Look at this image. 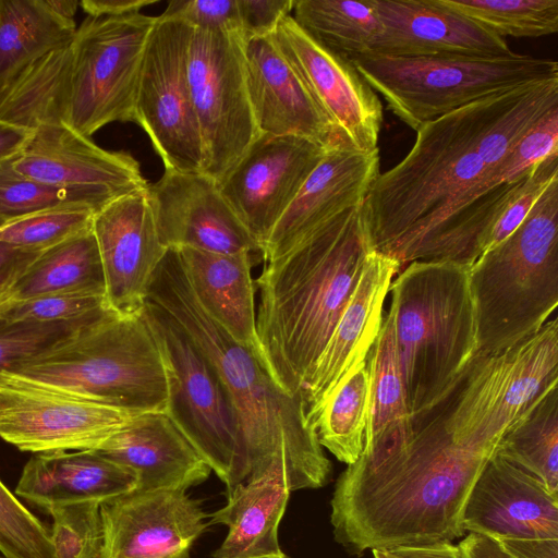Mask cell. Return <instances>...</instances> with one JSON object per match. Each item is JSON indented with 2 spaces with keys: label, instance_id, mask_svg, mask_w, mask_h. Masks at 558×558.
Returning <instances> with one entry per match:
<instances>
[{
  "label": "cell",
  "instance_id": "9c48e42d",
  "mask_svg": "<svg viewBox=\"0 0 558 558\" xmlns=\"http://www.w3.org/2000/svg\"><path fill=\"white\" fill-rule=\"evenodd\" d=\"M157 16H87L71 41L65 124L90 137L105 125L135 121L142 60Z\"/></svg>",
  "mask_w": 558,
  "mask_h": 558
},
{
  "label": "cell",
  "instance_id": "e575fe53",
  "mask_svg": "<svg viewBox=\"0 0 558 558\" xmlns=\"http://www.w3.org/2000/svg\"><path fill=\"white\" fill-rule=\"evenodd\" d=\"M368 398L365 360L338 384L315 423L320 446L347 465L356 462L364 449Z\"/></svg>",
  "mask_w": 558,
  "mask_h": 558
},
{
  "label": "cell",
  "instance_id": "f6af8a7d",
  "mask_svg": "<svg viewBox=\"0 0 558 558\" xmlns=\"http://www.w3.org/2000/svg\"><path fill=\"white\" fill-rule=\"evenodd\" d=\"M245 40L270 36L293 9L294 0H236Z\"/></svg>",
  "mask_w": 558,
  "mask_h": 558
},
{
  "label": "cell",
  "instance_id": "5b68a950",
  "mask_svg": "<svg viewBox=\"0 0 558 558\" xmlns=\"http://www.w3.org/2000/svg\"><path fill=\"white\" fill-rule=\"evenodd\" d=\"M0 376L134 413L167 410L166 365L143 312H110Z\"/></svg>",
  "mask_w": 558,
  "mask_h": 558
},
{
  "label": "cell",
  "instance_id": "b9f144b4",
  "mask_svg": "<svg viewBox=\"0 0 558 558\" xmlns=\"http://www.w3.org/2000/svg\"><path fill=\"white\" fill-rule=\"evenodd\" d=\"M111 311L105 295L57 293L0 305V316L34 323H64L89 318Z\"/></svg>",
  "mask_w": 558,
  "mask_h": 558
},
{
  "label": "cell",
  "instance_id": "8fae6325",
  "mask_svg": "<svg viewBox=\"0 0 558 558\" xmlns=\"http://www.w3.org/2000/svg\"><path fill=\"white\" fill-rule=\"evenodd\" d=\"M193 28L157 16L145 47L135 101V123L148 135L165 170L202 171L203 148L189 80Z\"/></svg>",
  "mask_w": 558,
  "mask_h": 558
},
{
  "label": "cell",
  "instance_id": "ac0fdd59",
  "mask_svg": "<svg viewBox=\"0 0 558 558\" xmlns=\"http://www.w3.org/2000/svg\"><path fill=\"white\" fill-rule=\"evenodd\" d=\"M13 166L38 182L108 202L148 186L132 155L106 150L64 123L35 129Z\"/></svg>",
  "mask_w": 558,
  "mask_h": 558
},
{
  "label": "cell",
  "instance_id": "d4e9b609",
  "mask_svg": "<svg viewBox=\"0 0 558 558\" xmlns=\"http://www.w3.org/2000/svg\"><path fill=\"white\" fill-rule=\"evenodd\" d=\"M137 476L96 450L41 453L24 465L15 495L39 508L104 502L136 488Z\"/></svg>",
  "mask_w": 558,
  "mask_h": 558
},
{
  "label": "cell",
  "instance_id": "7dc6e473",
  "mask_svg": "<svg viewBox=\"0 0 558 558\" xmlns=\"http://www.w3.org/2000/svg\"><path fill=\"white\" fill-rule=\"evenodd\" d=\"M39 254L0 242V284L13 283Z\"/></svg>",
  "mask_w": 558,
  "mask_h": 558
},
{
  "label": "cell",
  "instance_id": "9a60e30c",
  "mask_svg": "<svg viewBox=\"0 0 558 558\" xmlns=\"http://www.w3.org/2000/svg\"><path fill=\"white\" fill-rule=\"evenodd\" d=\"M100 558H190L207 514L186 490H132L100 504Z\"/></svg>",
  "mask_w": 558,
  "mask_h": 558
},
{
  "label": "cell",
  "instance_id": "ba28073f",
  "mask_svg": "<svg viewBox=\"0 0 558 558\" xmlns=\"http://www.w3.org/2000/svg\"><path fill=\"white\" fill-rule=\"evenodd\" d=\"M142 312L166 365V413L226 485L228 495L248 477L233 402L210 362L168 313L149 301Z\"/></svg>",
  "mask_w": 558,
  "mask_h": 558
},
{
  "label": "cell",
  "instance_id": "30bf717a",
  "mask_svg": "<svg viewBox=\"0 0 558 558\" xmlns=\"http://www.w3.org/2000/svg\"><path fill=\"white\" fill-rule=\"evenodd\" d=\"M239 31L193 29L187 80L203 148L202 172L219 182L260 134L245 74Z\"/></svg>",
  "mask_w": 558,
  "mask_h": 558
},
{
  "label": "cell",
  "instance_id": "60d3db41",
  "mask_svg": "<svg viewBox=\"0 0 558 558\" xmlns=\"http://www.w3.org/2000/svg\"><path fill=\"white\" fill-rule=\"evenodd\" d=\"M0 553L4 558H54L50 531L1 480Z\"/></svg>",
  "mask_w": 558,
  "mask_h": 558
},
{
  "label": "cell",
  "instance_id": "6f0895ef",
  "mask_svg": "<svg viewBox=\"0 0 558 558\" xmlns=\"http://www.w3.org/2000/svg\"><path fill=\"white\" fill-rule=\"evenodd\" d=\"M3 222H4V221L0 219V226H2V225H3Z\"/></svg>",
  "mask_w": 558,
  "mask_h": 558
},
{
  "label": "cell",
  "instance_id": "277c9868",
  "mask_svg": "<svg viewBox=\"0 0 558 558\" xmlns=\"http://www.w3.org/2000/svg\"><path fill=\"white\" fill-rule=\"evenodd\" d=\"M469 268L452 262L415 260L390 284L388 311L411 418L428 409L476 353Z\"/></svg>",
  "mask_w": 558,
  "mask_h": 558
},
{
  "label": "cell",
  "instance_id": "83f0119b",
  "mask_svg": "<svg viewBox=\"0 0 558 558\" xmlns=\"http://www.w3.org/2000/svg\"><path fill=\"white\" fill-rule=\"evenodd\" d=\"M369 398L364 449L359 458L374 462L401 446L411 435V415L388 311L367 354Z\"/></svg>",
  "mask_w": 558,
  "mask_h": 558
},
{
  "label": "cell",
  "instance_id": "4316f807",
  "mask_svg": "<svg viewBox=\"0 0 558 558\" xmlns=\"http://www.w3.org/2000/svg\"><path fill=\"white\" fill-rule=\"evenodd\" d=\"M289 464L277 457L266 472L238 485L208 524H223L228 534L214 558H247L281 554L278 526L290 496Z\"/></svg>",
  "mask_w": 558,
  "mask_h": 558
},
{
  "label": "cell",
  "instance_id": "7402d4cb",
  "mask_svg": "<svg viewBox=\"0 0 558 558\" xmlns=\"http://www.w3.org/2000/svg\"><path fill=\"white\" fill-rule=\"evenodd\" d=\"M379 173L378 149L330 147L269 233L262 248L264 262L283 254L338 214L362 205Z\"/></svg>",
  "mask_w": 558,
  "mask_h": 558
},
{
  "label": "cell",
  "instance_id": "db71d44e",
  "mask_svg": "<svg viewBox=\"0 0 558 558\" xmlns=\"http://www.w3.org/2000/svg\"><path fill=\"white\" fill-rule=\"evenodd\" d=\"M11 284H0V305L9 300V289Z\"/></svg>",
  "mask_w": 558,
  "mask_h": 558
},
{
  "label": "cell",
  "instance_id": "836d02e7",
  "mask_svg": "<svg viewBox=\"0 0 558 558\" xmlns=\"http://www.w3.org/2000/svg\"><path fill=\"white\" fill-rule=\"evenodd\" d=\"M495 453L558 496V387L505 433Z\"/></svg>",
  "mask_w": 558,
  "mask_h": 558
},
{
  "label": "cell",
  "instance_id": "484cf974",
  "mask_svg": "<svg viewBox=\"0 0 558 558\" xmlns=\"http://www.w3.org/2000/svg\"><path fill=\"white\" fill-rule=\"evenodd\" d=\"M177 250L189 283L203 308L235 341L264 362L256 331L252 253L220 254L190 247Z\"/></svg>",
  "mask_w": 558,
  "mask_h": 558
},
{
  "label": "cell",
  "instance_id": "d6a6232c",
  "mask_svg": "<svg viewBox=\"0 0 558 558\" xmlns=\"http://www.w3.org/2000/svg\"><path fill=\"white\" fill-rule=\"evenodd\" d=\"M292 11L313 41L345 59L371 53L380 29L374 0H294Z\"/></svg>",
  "mask_w": 558,
  "mask_h": 558
},
{
  "label": "cell",
  "instance_id": "11a10c76",
  "mask_svg": "<svg viewBox=\"0 0 558 558\" xmlns=\"http://www.w3.org/2000/svg\"><path fill=\"white\" fill-rule=\"evenodd\" d=\"M372 553L374 558H398L388 550L373 549Z\"/></svg>",
  "mask_w": 558,
  "mask_h": 558
},
{
  "label": "cell",
  "instance_id": "d590c367",
  "mask_svg": "<svg viewBox=\"0 0 558 558\" xmlns=\"http://www.w3.org/2000/svg\"><path fill=\"white\" fill-rule=\"evenodd\" d=\"M496 35L536 38L558 31V0H439Z\"/></svg>",
  "mask_w": 558,
  "mask_h": 558
},
{
  "label": "cell",
  "instance_id": "cb8c5ba5",
  "mask_svg": "<svg viewBox=\"0 0 558 558\" xmlns=\"http://www.w3.org/2000/svg\"><path fill=\"white\" fill-rule=\"evenodd\" d=\"M96 451L131 469L137 476L136 490H186L211 472L166 412L136 415Z\"/></svg>",
  "mask_w": 558,
  "mask_h": 558
},
{
  "label": "cell",
  "instance_id": "8d00e7d4",
  "mask_svg": "<svg viewBox=\"0 0 558 558\" xmlns=\"http://www.w3.org/2000/svg\"><path fill=\"white\" fill-rule=\"evenodd\" d=\"M15 158L0 162V219L5 222L65 206L86 207L97 213L110 203L88 192L50 186L31 179L15 170Z\"/></svg>",
  "mask_w": 558,
  "mask_h": 558
},
{
  "label": "cell",
  "instance_id": "4dcf8cb0",
  "mask_svg": "<svg viewBox=\"0 0 558 558\" xmlns=\"http://www.w3.org/2000/svg\"><path fill=\"white\" fill-rule=\"evenodd\" d=\"M57 293L105 295L104 270L92 228L41 252L10 286L8 301Z\"/></svg>",
  "mask_w": 558,
  "mask_h": 558
},
{
  "label": "cell",
  "instance_id": "ee69618b",
  "mask_svg": "<svg viewBox=\"0 0 558 558\" xmlns=\"http://www.w3.org/2000/svg\"><path fill=\"white\" fill-rule=\"evenodd\" d=\"M161 15L193 29L241 32L236 0H172Z\"/></svg>",
  "mask_w": 558,
  "mask_h": 558
},
{
  "label": "cell",
  "instance_id": "816d5d0a",
  "mask_svg": "<svg viewBox=\"0 0 558 558\" xmlns=\"http://www.w3.org/2000/svg\"><path fill=\"white\" fill-rule=\"evenodd\" d=\"M32 134L31 130L0 120V162L17 157Z\"/></svg>",
  "mask_w": 558,
  "mask_h": 558
},
{
  "label": "cell",
  "instance_id": "f1b7e54d",
  "mask_svg": "<svg viewBox=\"0 0 558 558\" xmlns=\"http://www.w3.org/2000/svg\"><path fill=\"white\" fill-rule=\"evenodd\" d=\"M75 31L45 0H0V96L45 54L71 44Z\"/></svg>",
  "mask_w": 558,
  "mask_h": 558
},
{
  "label": "cell",
  "instance_id": "9f6ffc18",
  "mask_svg": "<svg viewBox=\"0 0 558 558\" xmlns=\"http://www.w3.org/2000/svg\"><path fill=\"white\" fill-rule=\"evenodd\" d=\"M247 558H290L283 551L277 555H265V556H256V557H247Z\"/></svg>",
  "mask_w": 558,
  "mask_h": 558
},
{
  "label": "cell",
  "instance_id": "1f68e13d",
  "mask_svg": "<svg viewBox=\"0 0 558 558\" xmlns=\"http://www.w3.org/2000/svg\"><path fill=\"white\" fill-rule=\"evenodd\" d=\"M71 64V44L36 61L0 96V120L31 131L65 124Z\"/></svg>",
  "mask_w": 558,
  "mask_h": 558
},
{
  "label": "cell",
  "instance_id": "44dd1931",
  "mask_svg": "<svg viewBox=\"0 0 558 558\" xmlns=\"http://www.w3.org/2000/svg\"><path fill=\"white\" fill-rule=\"evenodd\" d=\"M399 271L392 257L376 251L368 254L359 283L305 389L306 414L314 427L338 384L366 360L380 330L385 299Z\"/></svg>",
  "mask_w": 558,
  "mask_h": 558
},
{
  "label": "cell",
  "instance_id": "4fadbf2b",
  "mask_svg": "<svg viewBox=\"0 0 558 558\" xmlns=\"http://www.w3.org/2000/svg\"><path fill=\"white\" fill-rule=\"evenodd\" d=\"M328 149L302 136L260 133L218 182L260 253L272 228Z\"/></svg>",
  "mask_w": 558,
  "mask_h": 558
},
{
  "label": "cell",
  "instance_id": "681fc988",
  "mask_svg": "<svg viewBox=\"0 0 558 558\" xmlns=\"http://www.w3.org/2000/svg\"><path fill=\"white\" fill-rule=\"evenodd\" d=\"M458 546L463 558H515L498 541L477 533H469Z\"/></svg>",
  "mask_w": 558,
  "mask_h": 558
},
{
  "label": "cell",
  "instance_id": "3957f363",
  "mask_svg": "<svg viewBox=\"0 0 558 558\" xmlns=\"http://www.w3.org/2000/svg\"><path fill=\"white\" fill-rule=\"evenodd\" d=\"M147 301L178 323L226 387L241 423L246 482L262 476L277 457L284 456L291 492L325 486L332 466L307 418L304 396L284 391L265 363L207 314L189 283L177 248H169L158 265Z\"/></svg>",
  "mask_w": 558,
  "mask_h": 558
},
{
  "label": "cell",
  "instance_id": "f546056e",
  "mask_svg": "<svg viewBox=\"0 0 558 558\" xmlns=\"http://www.w3.org/2000/svg\"><path fill=\"white\" fill-rule=\"evenodd\" d=\"M558 387V320L509 349V372L493 427L502 437L554 388Z\"/></svg>",
  "mask_w": 558,
  "mask_h": 558
},
{
  "label": "cell",
  "instance_id": "6da1fadb",
  "mask_svg": "<svg viewBox=\"0 0 558 558\" xmlns=\"http://www.w3.org/2000/svg\"><path fill=\"white\" fill-rule=\"evenodd\" d=\"M557 107L558 77L485 97L420 126L410 151L379 173L363 202L373 250L389 255L425 233Z\"/></svg>",
  "mask_w": 558,
  "mask_h": 558
},
{
  "label": "cell",
  "instance_id": "603a6c76",
  "mask_svg": "<svg viewBox=\"0 0 558 558\" xmlns=\"http://www.w3.org/2000/svg\"><path fill=\"white\" fill-rule=\"evenodd\" d=\"M244 59L259 133L302 136L326 148L347 146L270 36L245 40Z\"/></svg>",
  "mask_w": 558,
  "mask_h": 558
},
{
  "label": "cell",
  "instance_id": "7bdbcfd3",
  "mask_svg": "<svg viewBox=\"0 0 558 558\" xmlns=\"http://www.w3.org/2000/svg\"><path fill=\"white\" fill-rule=\"evenodd\" d=\"M556 178H558V154L532 167L522 190L507 205L489 230L484 252L504 241L523 222L545 189Z\"/></svg>",
  "mask_w": 558,
  "mask_h": 558
},
{
  "label": "cell",
  "instance_id": "e0dca14e",
  "mask_svg": "<svg viewBox=\"0 0 558 558\" xmlns=\"http://www.w3.org/2000/svg\"><path fill=\"white\" fill-rule=\"evenodd\" d=\"M157 232L167 248L234 254L260 252L218 182L202 171L165 170L147 186Z\"/></svg>",
  "mask_w": 558,
  "mask_h": 558
},
{
  "label": "cell",
  "instance_id": "74e56055",
  "mask_svg": "<svg viewBox=\"0 0 558 558\" xmlns=\"http://www.w3.org/2000/svg\"><path fill=\"white\" fill-rule=\"evenodd\" d=\"M95 210L81 206L58 207L4 222L0 242L41 253L92 228Z\"/></svg>",
  "mask_w": 558,
  "mask_h": 558
},
{
  "label": "cell",
  "instance_id": "f907efd6",
  "mask_svg": "<svg viewBox=\"0 0 558 558\" xmlns=\"http://www.w3.org/2000/svg\"><path fill=\"white\" fill-rule=\"evenodd\" d=\"M388 551L398 558H463L459 546L451 542L400 546Z\"/></svg>",
  "mask_w": 558,
  "mask_h": 558
},
{
  "label": "cell",
  "instance_id": "8992f818",
  "mask_svg": "<svg viewBox=\"0 0 558 558\" xmlns=\"http://www.w3.org/2000/svg\"><path fill=\"white\" fill-rule=\"evenodd\" d=\"M469 283L477 354L504 352L548 320L558 305V178L523 222L470 266Z\"/></svg>",
  "mask_w": 558,
  "mask_h": 558
},
{
  "label": "cell",
  "instance_id": "ab89813d",
  "mask_svg": "<svg viewBox=\"0 0 558 558\" xmlns=\"http://www.w3.org/2000/svg\"><path fill=\"white\" fill-rule=\"evenodd\" d=\"M47 511L52 517L54 558H100L104 529L99 502L69 504Z\"/></svg>",
  "mask_w": 558,
  "mask_h": 558
},
{
  "label": "cell",
  "instance_id": "52a82bcc",
  "mask_svg": "<svg viewBox=\"0 0 558 558\" xmlns=\"http://www.w3.org/2000/svg\"><path fill=\"white\" fill-rule=\"evenodd\" d=\"M387 107L416 131L488 96L557 78L558 63L548 58L434 54L393 57L367 53L348 59Z\"/></svg>",
  "mask_w": 558,
  "mask_h": 558
},
{
  "label": "cell",
  "instance_id": "bcb514c9",
  "mask_svg": "<svg viewBox=\"0 0 558 558\" xmlns=\"http://www.w3.org/2000/svg\"><path fill=\"white\" fill-rule=\"evenodd\" d=\"M498 543L515 558H558V538H507Z\"/></svg>",
  "mask_w": 558,
  "mask_h": 558
},
{
  "label": "cell",
  "instance_id": "f35d334b",
  "mask_svg": "<svg viewBox=\"0 0 558 558\" xmlns=\"http://www.w3.org/2000/svg\"><path fill=\"white\" fill-rule=\"evenodd\" d=\"M102 314L64 323H34L0 316V373L16 368L45 354Z\"/></svg>",
  "mask_w": 558,
  "mask_h": 558
},
{
  "label": "cell",
  "instance_id": "2e32d148",
  "mask_svg": "<svg viewBox=\"0 0 558 558\" xmlns=\"http://www.w3.org/2000/svg\"><path fill=\"white\" fill-rule=\"evenodd\" d=\"M108 307L122 316L142 313L155 271L166 255L147 187L121 196L93 217Z\"/></svg>",
  "mask_w": 558,
  "mask_h": 558
},
{
  "label": "cell",
  "instance_id": "f5cc1de1",
  "mask_svg": "<svg viewBox=\"0 0 558 558\" xmlns=\"http://www.w3.org/2000/svg\"><path fill=\"white\" fill-rule=\"evenodd\" d=\"M49 9L58 16L74 21L80 2L76 0H45Z\"/></svg>",
  "mask_w": 558,
  "mask_h": 558
},
{
  "label": "cell",
  "instance_id": "7c38bea8",
  "mask_svg": "<svg viewBox=\"0 0 558 558\" xmlns=\"http://www.w3.org/2000/svg\"><path fill=\"white\" fill-rule=\"evenodd\" d=\"M138 414L0 376V438L22 451L96 450Z\"/></svg>",
  "mask_w": 558,
  "mask_h": 558
},
{
  "label": "cell",
  "instance_id": "c3c4849f",
  "mask_svg": "<svg viewBox=\"0 0 558 558\" xmlns=\"http://www.w3.org/2000/svg\"><path fill=\"white\" fill-rule=\"evenodd\" d=\"M156 0H83L80 7L92 17L122 16L140 13L141 9L155 3Z\"/></svg>",
  "mask_w": 558,
  "mask_h": 558
},
{
  "label": "cell",
  "instance_id": "d6986e66",
  "mask_svg": "<svg viewBox=\"0 0 558 558\" xmlns=\"http://www.w3.org/2000/svg\"><path fill=\"white\" fill-rule=\"evenodd\" d=\"M461 525L496 541L558 538V496L494 453L466 498Z\"/></svg>",
  "mask_w": 558,
  "mask_h": 558
},
{
  "label": "cell",
  "instance_id": "ffe728a7",
  "mask_svg": "<svg viewBox=\"0 0 558 558\" xmlns=\"http://www.w3.org/2000/svg\"><path fill=\"white\" fill-rule=\"evenodd\" d=\"M380 23L371 53L510 57L506 40L439 0H374Z\"/></svg>",
  "mask_w": 558,
  "mask_h": 558
},
{
  "label": "cell",
  "instance_id": "5bb4252c",
  "mask_svg": "<svg viewBox=\"0 0 558 558\" xmlns=\"http://www.w3.org/2000/svg\"><path fill=\"white\" fill-rule=\"evenodd\" d=\"M270 38L341 141L359 151L377 150L383 105L354 65L313 41L291 15L278 24Z\"/></svg>",
  "mask_w": 558,
  "mask_h": 558
},
{
  "label": "cell",
  "instance_id": "7a4b0ae2",
  "mask_svg": "<svg viewBox=\"0 0 558 558\" xmlns=\"http://www.w3.org/2000/svg\"><path fill=\"white\" fill-rule=\"evenodd\" d=\"M362 205L338 214L264 262L256 279L262 355L272 378L290 395L304 396L374 251Z\"/></svg>",
  "mask_w": 558,
  "mask_h": 558
}]
</instances>
